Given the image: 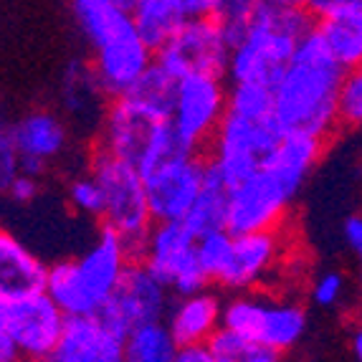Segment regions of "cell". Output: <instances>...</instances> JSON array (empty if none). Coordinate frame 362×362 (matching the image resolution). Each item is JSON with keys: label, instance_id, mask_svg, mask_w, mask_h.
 I'll list each match as a JSON object with an SVG mask.
<instances>
[{"label": "cell", "instance_id": "1", "mask_svg": "<svg viewBox=\"0 0 362 362\" xmlns=\"http://www.w3.org/2000/svg\"><path fill=\"white\" fill-rule=\"evenodd\" d=\"M325 139L284 132L264 165L228 190L226 228L230 233L284 228L291 203L325 152Z\"/></svg>", "mask_w": 362, "mask_h": 362}, {"label": "cell", "instance_id": "2", "mask_svg": "<svg viewBox=\"0 0 362 362\" xmlns=\"http://www.w3.org/2000/svg\"><path fill=\"white\" fill-rule=\"evenodd\" d=\"M342 78L344 66L312 28L274 81V117L279 127L327 142L339 129Z\"/></svg>", "mask_w": 362, "mask_h": 362}, {"label": "cell", "instance_id": "3", "mask_svg": "<svg viewBox=\"0 0 362 362\" xmlns=\"http://www.w3.org/2000/svg\"><path fill=\"white\" fill-rule=\"evenodd\" d=\"M71 16L89 43V64L99 84L122 97L155 64V49L134 25L132 13L112 0H69Z\"/></svg>", "mask_w": 362, "mask_h": 362}, {"label": "cell", "instance_id": "4", "mask_svg": "<svg viewBox=\"0 0 362 362\" xmlns=\"http://www.w3.org/2000/svg\"><path fill=\"white\" fill-rule=\"evenodd\" d=\"M314 28V16L296 0H259L243 36L230 46L228 84L274 86L296 46Z\"/></svg>", "mask_w": 362, "mask_h": 362}, {"label": "cell", "instance_id": "5", "mask_svg": "<svg viewBox=\"0 0 362 362\" xmlns=\"http://www.w3.org/2000/svg\"><path fill=\"white\" fill-rule=\"evenodd\" d=\"M132 261L134 248L117 230L102 226L84 254L49 266L46 291L66 312V317L97 314L115 294Z\"/></svg>", "mask_w": 362, "mask_h": 362}, {"label": "cell", "instance_id": "6", "mask_svg": "<svg viewBox=\"0 0 362 362\" xmlns=\"http://www.w3.org/2000/svg\"><path fill=\"white\" fill-rule=\"evenodd\" d=\"M94 150L127 160L139 173H147L187 147L180 142L168 115H160L129 94H122L109 99L104 109Z\"/></svg>", "mask_w": 362, "mask_h": 362}, {"label": "cell", "instance_id": "7", "mask_svg": "<svg viewBox=\"0 0 362 362\" xmlns=\"http://www.w3.org/2000/svg\"><path fill=\"white\" fill-rule=\"evenodd\" d=\"M221 325L246 334L276 355H286L307 334L309 317L302 302L269 291H233L223 302Z\"/></svg>", "mask_w": 362, "mask_h": 362}, {"label": "cell", "instance_id": "8", "mask_svg": "<svg viewBox=\"0 0 362 362\" xmlns=\"http://www.w3.org/2000/svg\"><path fill=\"white\" fill-rule=\"evenodd\" d=\"M89 173L99 180L104 193V213L102 226L117 230V233L134 248L142 246L145 235L150 233L155 218L147 200L145 175L127 160L94 150Z\"/></svg>", "mask_w": 362, "mask_h": 362}, {"label": "cell", "instance_id": "9", "mask_svg": "<svg viewBox=\"0 0 362 362\" xmlns=\"http://www.w3.org/2000/svg\"><path fill=\"white\" fill-rule=\"evenodd\" d=\"M281 137H284V129L279 127L274 115L248 117L228 109L221 127L213 134L206 157L228 185H235L264 165L266 157L276 150Z\"/></svg>", "mask_w": 362, "mask_h": 362}, {"label": "cell", "instance_id": "10", "mask_svg": "<svg viewBox=\"0 0 362 362\" xmlns=\"http://www.w3.org/2000/svg\"><path fill=\"white\" fill-rule=\"evenodd\" d=\"M198 235L182 221H155L137 256L147 269L163 279L173 296L211 289L213 281L198 261Z\"/></svg>", "mask_w": 362, "mask_h": 362}, {"label": "cell", "instance_id": "11", "mask_svg": "<svg viewBox=\"0 0 362 362\" xmlns=\"http://www.w3.org/2000/svg\"><path fill=\"white\" fill-rule=\"evenodd\" d=\"M228 112V78L218 74H187L175 81L170 122L187 150L206 152Z\"/></svg>", "mask_w": 362, "mask_h": 362}, {"label": "cell", "instance_id": "12", "mask_svg": "<svg viewBox=\"0 0 362 362\" xmlns=\"http://www.w3.org/2000/svg\"><path fill=\"white\" fill-rule=\"evenodd\" d=\"M230 59V41L216 16L182 18L170 38L155 49V64L170 76L218 74L226 76Z\"/></svg>", "mask_w": 362, "mask_h": 362}, {"label": "cell", "instance_id": "13", "mask_svg": "<svg viewBox=\"0 0 362 362\" xmlns=\"http://www.w3.org/2000/svg\"><path fill=\"white\" fill-rule=\"evenodd\" d=\"M208 173L206 152L182 150L168 157L145 175L147 200L155 221H185Z\"/></svg>", "mask_w": 362, "mask_h": 362}, {"label": "cell", "instance_id": "14", "mask_svg": "<svg viewBox=\"0 0 362 362\" xmlns=\"http://www.w3.org/2000/svg\"><path fill=\"white\" fill-rule=\"evenodd\" d=\"M284 256L286 241L281 228L233 233L228 261L213 286H221L228 294L261 289L272 284V279L284 266Z\"/></svg>", "mask_w": 362, "mask_h": 362}, {"label": "cell", "instance_id": "15", "mask_svg": "<svg viewBox=\"0 0 362 362\" xmlns=\"http://www.w3.org/2000/svg\"><path fill=\"white\" fill-rule=\"evenodd\" d=\"M170 302H173L170 286L142 261L134 259L99 314L119 334H127L139 322L163 320Z\"/></svg>", "mask_w": 362, "mask_h": 362}, {"label": "cell", "instance_id": "16", "mask_svg": "<svg viewBox=\"0 0 362 362\" xmlns=\"http://www.w3.org/2000/svg\"><path fill=\"white\" fill-rule=\"evenodd\" d=\"M64 327L66 312L46 289L11 302V337L18 350V360H51Z\"/></svg>", "mask_w": 362, "mask_h": 362}, {"label": "cell", "instance_id": "17", "mask_svg": "<svg viewBox=\"0 0 362 362\" xmlns=\"http://www.w3.org/2000/svg\"><path fill=\"white\" fill-rule=\"evenodd\" d=\"M54 362H122L124 360V334L104 320L102 314H76L66 317Z\"/></svg>", "mask_w": 362, "mask_h": 362}, {"label": "cell", "instance_id": "18", "mask_svg": "<svg viewBox=\"0 0 362 362\" xmlns=\"http://www.w3.org/2000/svg\"><path fill=\"white\" fill-rule=\"evenodd\" d=\"M13 137L21 152V173L36 177L69 147L66 122L49 109H33L13 122Z\"/></svg>", "mask_w": 362, "mask_h": 362}, {"label": "cell", "instance_id": "19", "mask_svg": "<svg viewBox=\"0 0 362 362\" xmlns=\"http://www.w3.org/2000/svg\"><path fill=\"white\" fill-rule=\"evenodd\" d=\"M49 264H43L18 235L0 226V296L8 302L46 289Z\"/></svg>", "mask_w": 362, "mask_h": 362}, {"label": "cell", "instance_id": "20", "mask_svg": "<svg viewBox=\"0 0 362 362\" xmlns=\"http://www.w3.org/2000/svg\"><path fill=\"white\" fill-rule=\"evenodd\" d=\"M221 314L223 302L211 289H203L175 296L168 307L165 322L177 344H193L211 339V334L221 327Z\"/></svg>", "mask_w": 362, "mask_h": 362}, {"label": "cell", "instance_id": "21", "mask_svg": "<svg viewBox=\"0 0 362 362\" xmlns=\"http://www.w3.org/2000/svg\"><path fill=\"white\" fill-rule=\"evenodd\" d=\"M314 30L344 69L362 64V0H339L314 18Z\"/></svg>", "mask_w": 362, "mask_h": 362}, {"label": "cell", "instance_id": "22", "mask_svg": "<svg viewBox=\"0 0 362 362\" xmlns=\"http://www.w3.org/2000/svg\"><path fill=\"white\" fill-rule=\"evenodd\" d=\"M61 104L71 119L99 127L109 104V94L99 84L91 64H81V61L69 64L61 76Z\"/></svg>", "mask_w": 362, "mask_h": 362}, {"label": "cell", "instance_id": "23", "mask_svg": "<svg viewBox=\"0 0 362 362\" xmlns=\"http://www.w3.org/2000/svg\"><path fill=\"white\" fill-rule=\"evenodd\" d=\"M228 190L230 185L226 177L208 163V173L203 187H200L198 198H195L193 208L187 211L182 223L193 230L195 235L208 233V230L226 228V213H228Z\"/></svg>", "mask_w": 362, "mask_h": 362}, {"label": "cell", "instance_id": "24", "mask_svg": "<svg viewBox=\"0 0 362 362\" xmlns=\"http://www.w3.org/2000/svg\"><path fill=\"white\" fill-rule=\"evenodd\" d=\"M177 339L170 332L168 322H139L124 334V360L127 362H175Z\"/></svg>", "mask_w": 362, "mask_h": 362}, {"label": "cell", "instance_id": "25", "mask_svg": "<svg viewBox=\"0 0 362 362\" xmlns=\"http://www.w3.org/2000/svg\"><path fill=\"white\" fill-rule=\"evenodd\" d=\"M134 18V25L139 33L145 36V41L152 49H157L160 43L170 38V33L180 25L182 16L175 8L173 0H134V6L129 8Z\"/></svg>", "mask_w": 362, "mask_h": 362}, {"label": "cell", "instance_id": "26", "mask_svg": "<svg viewBox=\"0 0 362 362\" xmlns=\"http://www.w3.org/2000/svg\"><path fill=\"white\" fill-rule=\"evenodd\" d=\"M208 350H211L213 362H276L281 357L264 344L254 342L251 337L223 325L211 334Z\"/></svg>", "mask_w": 362, "mask_h": 362}, {"label": "cell", "instance_id": "27", "mask_svg": "<svg viewBox=\"0 0 362 362\" xmlns=\"http://www.w3.org/2000/svg\"><path fill=\"white\" fill-rule=\"evenodd\" d=\"M175 76H170L165 69H160L157 64H152L142 76L134 81V86L127 91L129 97H134L137 102H142L145 107L155 109L160 115L170 117V107H173V94H175Z\"/></svg>", "mask_w": 362, "mask_h": 362}, {"label": "cell", "instance_id": "28", "mask_svg": "<svg viewBox=\"0 0 362 362\" xmlns=\"http://www.w3.org/2000/svg\"><path fill=\"white\" fill-rule=\"evenodd\" d=\"M228 109L248 117H272L274 115V86L269 84H228Z\"/></svg>", "mask_w": 362, "mask_h": 362}, {"label": "cell", "instance_id": "29", "mask_svg": "<svg viewBox=\"0 0 362 362\" xmlns=\"http://www.w3.org/2000/svg\"><path fill=\"white\" fill-rule=\"evenodd\" d=\"M230 243H233V233L228 228H216L198 235V246H195L198 248V261L206 269L213 284H216V279L221 276L226 261H228Z\"/></svg>", "mask_w": 362, "mask_h": 362}, {"label": "cell", "instance_id": "30", "mask_svg": "<svg viewBox=\"0 0 362 362\" xmlns=\"http://www.w3.org/2000/svg\"><path fill=\"white\" fill-rule=\"evenodd\" d=\"M69 206L84 218H94L102 221L104 213V193L99 180L91 173L78 175L69 182Z\"/></svg>", "mask_w": 362, "mask_h": 362}, {"label": "cell", "instance_id": "31", "mask_svg": "<svg viewBox=\"0 0 362 362\" xmlns=\"http://www.w3.org/2000/svg\"><path fill=\"white\" fill-rule=\"evenodd\" d=\"M339 127H362V64L344 69L339 89Z\"/></svg>", "mask_w": 362, "mask_h": 362}, {"label": "cell", "instance_id": "32", "mask_svg": "<svg viewBox=\"0 0 362 362\" xmlns=\"http://www.w3.org/2000/svg\"><path fill=\"white\" fill-rule=\"evenodd\" d=\"M256 3H259V0H226L223 6H221V11L216 13L218 23L226 30L230 46H233V43L243 36V30L248 28V23H251V18H254V13H256Z\"/></svg>", "mask_w": 362, "mask_h": 362}, {"label": "cell", "instance_id": "33", "mask_svg": "<svg viewBox=\"0 0 362 362\" xmlns=\"http://www.w3.org/2000/svg\"><path fill=\"white\" fill-rule=\"evenodd\" d=\"M21 173V152L13 137V124L0 119V193L6 195L11 182Z\"/></svg>", "mask_w": 362, "mask_h": 362}, {"label": "cell", "instance_id": "34", "mask_svg": "<svg viewBox=\"0 0 362 362\" xmlns=\"http://www.w3.org/2000/svg\"><path fill=\"white\" fill-rule=\"evenodd\" d=\"M344 291H347V279L339 272H322L320 276L312 281V289H309V296L312 302L322 309H332L337 307L344 299Z\"/></svg>", "mask_w": 362, "mask_h": 362}, {"label": "cell", "instance_id": "35", "mask_svg": "<svg viewBox=\"0 0 362 362\" xmlns=\"http://www.w3.org/2000/svg\"><path fill=\"white\" fill-rule=\"evenodd\" d=\"M18 350L11 337V302L0 296V362H16Z\"/></svg>", "mask_w": 362, "mask_h": 362}, {"label": "cell", "instance_id": "36", "mask_svg": "<svg viewBox=\"0 0 362 362\" xmlns=\"http://www.w3.org/2000/svg\"><path fill=\"white\" fill-rule=\"evenodd\" d=\"M8 198L13 200V203H21V206H25V203H33L38 195V177L36 175H28V173H18L16 175V180L11 182V187H8Z\"/></svg>", "mask_w": 362, "mask_h": 362}, {"label": "cell", "instance_id": "37", "mask_svg": "<svg viewBox=\"0 0 362 362\" xmlns=\"http://www.w3.org/2000/svg\"><path fill=\"white\" fill-rule=\"evenodd\" d=\"M173 3L182 18H193V16H216L226 0H173Z\"/></svg>", "mask_w": 362, "mask_h": 362}, {"label": "cell", "instance_id": "38", "mask_svg": "<svg viewBox=\"0 0 362 362\" xmlns=\"http://www.w3.org/2000/svg\"><path fill=\"white\" fill-rule=\"evenodd\" d=\"M342 233H344L347 246L352 248V254L362 256V213H355V216H350L344 221Z\"/></svg>", "mask_w": 362, "mask_h": 362}, {"label": "cell", "instance_id": "39", "mask_svg": "<svg viewBox=\"0 0 362 362\" xmlns=\"http://www.w3.org/2000/svg\"><path fill=\"white\" fill-rule=\"evenodd\" d=\"M175 362H213L208 342H193V344H180L177 347Z\"/></svg>", "mask_w": 362, "mask_h": 362}, {"label": "cell", "instance_id": "40", "mask_svg": "<svg viewBox=\"0 0 362 362\" xmlns=\"http://www.w3.org/2000/svg\"><path fill=\"white\" fill-rule=\"evenodd\" d=\"M299 6L304 8V11H309L314 16V18H320L322 13H327L329 8H334L339 3V0H296Z\"/></svg>", "mask_w": 362, "mask_h": 362}, {"label": "cell", "instance_id": "41", "mask_svg": "<svg viewBox=\"0 0 362 362\" xmlns=\"http://www.w3.org/2000/svg\"><path fill=\"white\" fill-rule=\"evenodd\" d=\"M350 350H352V357H355L357 362H362V325L357 327L355 332H352V337H350Z\"/></svg>", "mask_w": 362, "mask_h": 362}, {"label": "cell", "instance_id": "42", "mask_svg": "<svg viewBox=\"0 0 362 362\" xmlns=\"http://www.w3.org/2000/svg\"><path fill=\"white\" fill-rule=\"evenodd\" d=\"M357 289L362 291V256H357Z\"/></svg>", "mask_w": 362, "mask_h": 362}, {"label": "cell", "instance_id": "43", "mask_svg": "<svg viewBox=\"0 0 362 362\" xmlns=\"http://www.w3.org/2000/svg\"><path fill=\"white\" fill-rule=\"evenodd\" d=\"M112 3H117V6H122V8H127V11L134 6V0H112Z\"/></svg>", "mask_w": 362, "mask_h": 362}]
</instances>
